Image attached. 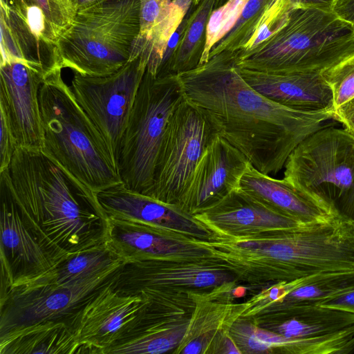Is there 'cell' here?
Wrapping results in <instances>:
<instances>
[{
  "mask_svg": "<svg viewBox=\"0 0 354 354\" xmlns=\"http://www.w3.org/2000/svg\"><path fill=\"white\" fill-rule=\"evenodd\" d=\"M217 134L205 115L185 98L169 119L153 182L145 195L177 205L199 160Z\"/></svg>",
  "mask_w": 354,
  "mask_h": 354,
  "instance_id": "obj_9",
  "label": "cell"
},
{
  "mask_svg": "<svg viewBox=\"0 0 354 354\" xmlns=\"http://www.w3.org/2000/svg\"><path fill=\"white\" fill-rule=\"evenodd\" d=\"M117 274L69 319L80 353L105 354L130 337L148 305L149 300L140 295L120 294L114 286Z\"/></svg>",
  "mask_w": 354,
  "mask_h": 354,
  "instance_id": "obj_12",
  "label": "cell"
},
{
  "mask_svg": "<svg viewBox=\"0 0 354 354\" xmlns=\"http://www.w3.org/2000/svg\"><path fill=\"white\" fill-rule=\"evenodd\" d=\"M104 237L127 263L138 260H197L213 257L196 239H180L117 220L104 222Z\"/></svg>",
  "mask_w": 354,
  "mask_h": 354,
  "instance_id": "obj_21",
  "label": "cell"
},
{
  "mask_svg": "<svg viewBox=\"0 0 354 354\" xmlns=\"http://www.w3.org/2000/svg\"><path fill=\"white\" fill-rule=\"evenodd\" d=\"M321 75L331 89L334 111L354 97V53L323 70Z\"/></svg>",
  "mask_w": 354,
  "mask_h": 354,
  "instance_id": "obj_32",
  "label": "cell"
},
{
  "mask_svg": "<svg viewBox=\"0 0 354 354\" xmlns=\"http://www.w3.org/2000/svg\"><path fill=\"white\" fill-rule=\"evenodd\" d=\"M339 0H292L296 8H313L333 12Z\"/></svg>",
  "mask_w": 354,
  "mask_h": 354,
  "instance_id": "obj_39",
  "label": "cell"
},
{
  "mask_svg": "<svg viewBox=\"0 0 354 354\" xmlns=\"http://www.w3.org/2000/svg\"><path fill=\"white\" fill-rule=\"evenodd\" d=\"M248 319L296 339L335 334L354 327V313L308 303L277 302Z\"/></svg>",
  "mask_w": 354,
  "mask_h": 354,
  "instance_id": "obj_20",
  "label": "cell"
},
{
  "mask_svg": "<svg viewBox=\"0 0 354 354\" xmlns=\"http://www.w3.org/2000/svg\"><path fill=\"white\" fill-rule=\"evenodd\" d=\"M333 12L354 30V0H339Z\"/></svg>",
  "mask_w": 354,
  "mask_h": 354,
  "instance_id": "obj_40",
  "label": "cell"
},
{
  "mask_svg": "<svg viewBox=\"0 0 354 354\" xmlns=\"http://www.w3.org/2000/svg\"><path fill=\"white\" fill-rule=\"evenodd\" d=\"M189 318L190 315H175L156 320L111 346L105 354L172 353L186 333Z\"/></svg>",
  "mask_w": 354,
  "mask_h": 354,
  "instance_id": "obj_27",
  "label": "cell"
},
{
  "mask_svg": "<svg viewBox=\"0 0 354 354\" xmlns=\"http://www.w3.org/2000/svg\"><path fill=\"white\" fill-rule=\"evenodd\" d=\"M319 305L337 308L354 313V290L342 295L325 304Z\"/></svg>",
  "mask_w": 354,
  "mask_h": 354,
  "instance_id": "obj_41",
  "label": "cell"
},
{
  "mask_svg": "<svg viewBox=\"0 0 354 354\" xmlns=\"http://www.w3.org/2000/svg\"><path fill=\"white\" fill-rule=\"evenodd\" d=\"M0 185L1 272L12 286L41 277L59 264L27 227L6 187Z\"/></svg>",
  "mask_w": 354,
  "mask_h": 354,
  "instance_id": "obj_19",
  "label": "cell"
},
{
  "mask_svg": "<svg viewBox=\"0 0 354 354\" xmlns=\"http://www.w3.org/2000/svg\"><path fill=\"white\" fill-rule=\"evenodd\" d=\"M229 333L241 354H313L316 347L313 338H286L247 319H238Z\"/></svg>",
  "mask_w": 354,
  "mask_h": 354,
  "instance_id": "obj_28",
  "label": "cell"
},
{
  "mask_svg": "<svg viewBox=\"0 0 354 354\" xmlns=\"http://www.w3.org/2000/svg\"><path fill=\"white\" fill-rule=\"evenodd\" d=\"M234 53L244 68L321 73L354 53V30L334 12L294 8L277 33L248 52Z\"/></svg>",
  "mask_w": 354,
  "mask_h": 354,
  "instance_id": "obj_5",
  "label": "cell"
},
{
  "mask_svg": "<svg viewBox=\"0 0 354 354\" xmlns=\"http://www.w3.org/2000/svg\"><path fill=\"white\" fill-rule=\"evenodd\" d=\"M249 164L241 151L217 134L199 160L177 205L192 215L210 207L240 187Z\"/></svg>",
  "mask_w": 354,
  "mask_h": 354,
  "instance_id": "obj_16",
  "label": "cell"
},
{
  "mask_svg": "<svg viewBox=\"0 0 354 354\" xmlns=\"http://www.w3.org/2000/svg\"><path fill=\"white\" fill-rule=\"evenodd\" d=\"M32 1L41 10L59 37L70 25L75 15L70 4L66 0Z\"/></svg>",
  "mask_w": 354,
  "mask_h": 354,
  "instance_id": "obj_35",
  "label": "cell"
},
{
  "mask_svg": "<svg viewBox=\"0 0 354 354\" xmlns=\"http://www.w3.org/2000/svg\"><path fill=\"white\" fill-rule=\"evenodd\" d=\"M0 4L10 8L24 17H26L29 6L35 5L32 0H0Z\"/></svg>",
  "mask_w": 354,
  "mask_h": 354,
  "instance_id": "obj_42",
  "label": "cell"
},
{
  "mask_svg": "<svg viewBox=\"0 0 354 354\" xmlns=\"http://www.w3.org/2000/svg\"><path fill=\"white\" fill-rule=\"evenodd\" d=\"M1 354L80 353L69 324L60 320L35 323L1 334Z\"/></svg>",
  "mask_w": 354,
  "mask_h": 354,
  "instance_id": "obj_25",
  "label": "cell"
},
{
  "mask_svg": "<svg viewBox=\"0 0 354 354\" xmlns=\"http://www.w3.org/2000/svg\"><path fill=\"white\" fill-rule=\"evenodd\" d=\"M304 278L270 283L248 300L243 302L244 310L240 318L251 319L272 304L281 301L303 282Z\"/></svg>",
  "mask_w": 354,
  "mask_h": 354,
  "instance_id": "obj_33",
  "label": "cell"
},
{
  "mask_svg": "<svg viewBox=\"0 0 354 354\" xmlns=\"http://www.w3.org/2000/svg\"><path fill=\"white\" fill-rule=\"evenodd\" d=\"M283 179L339 218L354 221V136L324 126L288 156Z\"/></svg>",
  "mask_w": 354,
  "mask_h": 354,
  "instance_id": "obj_7",
  "label": "cell"
},
{
  "mask_svg": "<svg viewBox=\"0 0 354 354\" xmlns=\"http://www.w3.org/2000/svg\"><path fill=\"white\" fill-rule=\"evenodd\" d=\"M239 283L190 291L195 302L188 328L174 354L219 353L232 324L241 317L243 303H234Z\"/></svg>",
  "mask_w": 354,
  "mask_h": 354,
  "instance_id": "obj_18",
  "label": "cell"
},
{
  "mask_svg": "<svg viewBox=\"0 0 354 354\" xmlns=\"http://www.w3.org/2000/svg\"><path fill=\"white\" fill-rule=\"evenodd\" d=\"M333 120L341 122L344 129L354 136V97L335 110Z\"/></svg>",
  "mask_w": 354,
  "mask_h": 354,
  "instance_id": "obj_38",
  "label": "cell"
},
{
  "mask_svg": "<svg viewBox=\"0 0 354 354\" xmlns=\"http://www.w3.org/2000/svg\"><path fill=\"white\" fill-rule=\"evenodd\" d=\"M140 0H109L77 11L57 41L60 66L106 76L130 59L140 32Z\"/></svg>",
  "mask_w": 354,
  "mask_h": 354,
  "instance_id": "obj_6",
  "label": "cell"
},
{
  "mask_svg": "<svg viewBox=\"0 0 354 354\" xmlns=\"http://www.w3.org/2000/svg\"><path fill=\"white\" fill-rule=\"evenodd\" d=\"M239 69L250 86L281 105L301 111H334L331 89L321 73Z\"/></svg>",
  "mask_w": 354,
  "mask_h": 354,
  "instance_id": "obj_22",
  "label": "cell"
},
{
  "mask_svg": "<svg viewBox=\"0 0 354 354\" xmlns=\"http://www.w3.org/2000/svg\"><path fill=\"white\" fill-rule=\"evenodd\" d=\"M1 139H0V172L8 169L13 154L17 147L8 115L0 106Z\"/></svg>",
  "mask_w": 354,
  "mask_h": 354,
  "instance_id": "obj_37",
  "label": "cell"
},
{
  "mask_svg": "<svg viewBox=\"0 0 354 354\" xmlns=\"http://www.w3.org/2000/svg\"><path fill=\"white\" fill-rule=\"evenodd\" d=\"M67 1V0H66ZM68 2V1H67Z\"/></svg>",
  "mask_w": 354,
  "mask_h": 354,
  "instance_id": "obj_47",
  "label": "cell"
},
{
  "mask_svg": "<svg viewBox=\"0 0 354 354\" xmlns=\"http://www.w3.org/2000/svg\"><path fill=\"white\" fill-rule=\"evenodd\" d=\"M193 216L219 238H246L315 225L275 211L240 187Z\"/></svg>",
  "mask_w": 354,
  "mask_h": 354,
  "instance_id": "obj_15",
  "label": "cell"
},
{
  "mask_svg": "<svg viewBox=\"0 0 354 354\" xmlns=\"http://www.w3.org/2000/svg\"><path fill=\"white\" fill-rule=\"evenodd\" d=\"M62 70L46 75L39 88L41 150L77 185L100 216L97 194L122 182L101 135L64 81Z\"/></svg>",
  "mask_w": 354,
  "mask_h": 354,
  "instance_id": "obj_4",
  "label": "cell"
},
{
  "mask_svg": "<svg viewBox=\"0 0 354 354\" xmlns=\"http://www.w3.org/2000/svg\"><path fill=\"white\" fill-rule=\"evenodd\" d=\"M0 182L27 227L53 258L65 259L73 253L71 245L88 238V224L96 216L78 198L88 199L41 149L17 147L8 169L0 172Z\"/></svg>",
  "mask_w": 354,
  "mask_h": 354,
  "instance_id": "obj_3",
  "label": "cell"
},
{
  "mask_svg": "<svg viewBox=\"0 0 354 354\" xmlns=\"http://www.w3.org/2000/svg\"><path fill=\"white\" fill-rule=\"evenodd\" d=\"M125 263L73 283L26 282L10 286L1 296V334L72 315Z\"/></svg>",
  "mask_w": 354,
  "mask_h": 354,
  "instance_id": "obj_11",
  "label": "cell"
},
{
  "mask_svg": "<svg viewBox=\"0 0 354 354\" xmlns=\"http://www.w3.org/2000/svg\"><path fill=\"white\" fill-rule=\"evenodd\" d=\"M184 100L177 75L145 71L120 145L118 171L128 189L146 194L151 188L167 126Z\"/></svg>",
  "mask_w": 354,
  "mask_h": 354,
  "instance_id": "obj_8",
  "label": "cell"
},
{
  "mask_svg": "<svg viewBox=\"0 0 354 354\" xmlns=\"http://www.w3.org/2000/svg\"><path fill=\"white\" fill-rule=\"evenodd\" d=\"M177 75L185 100L265 174H277L303 140L333 120V111L294 109L257 91L241 77L234 52L223 51Z\"/></svg>",
  "mask_w": 354,
  "mask_h": 354,
  "instance_id": "obj_1",
  "label": "cell"
},
{
  "mask_svg": "<svg viewBox=\"0 0 354 354\" xmlns=\"http://www.w3.org/2000/svg\"><path fill=\"white\" fill-rule=\"evenodd\" d=\"M171 1L140 0V32L137 37L145 36L158 22Z\"/></svg>",
  "mask_w": 354,
  "mask_h": 354,
  "instance_id": "obj_36",
  "label": "cell"
},
{
  "mask_svg": "<svg viewBox=\"0 0 354 354\" xmlns=\"http://www.w3.org/2000/svg\"><path fill=\"white\" fill-rule=\"evenodd\" d=\"M201 0H193V2L194 3V4H196V3H198L200 2Z\"/></svg>",
  "mask_w": 354,
  "mask_h": 354,
  "instance_id": "obj_46",
  "label": "cell"
},
{
  "mask_svg": "<svg viewBox=\"0 0 354 354\" xmlns=\"http://www.w3.org/2000/svg\"><path fill=\"white\" fill-rule=\"evenodd\" d=\"M228 0H216L215 6L218 5V7L225 4Z\"/></svg>",
  "mask_w": 354,
  "mask_h": 354,
  "instance_id": "obj_45",
  "label": "cell"
},
{
  "mask_svg": "<svg viewBox=\"0 0 354 354\" xmlns=\"http://www.w3.org/2000/svg\"><path fill=\"white\" fill-rule=\"evenodd\" d=\"M127 263L104 236L102 240L77 250L57 266L31 282L73 283Z\"/></svg>",
  "mask_w": 354,
  "mask_h": 354,
  "instance_id": "obj_26",
  "label": "cell"
},
{
  "mask_svg": "<svg viewBox=\"0 0 354 354\" xmlns=\"http://www.w3.org/2000/svg\"><path fill=\"white\" fill-rule=\"evenodd\" d=\"M107 1L109 0H67L75 13L77 11L95 6Z\"/></svg>",
  "mask_w": 354,
  "mask_h": 354,
  "instance_id": "obj_43",
  "label": "cell"
},
{
  "mask_svg": "<svg viewBox=\"0 0 354 354\" xmlns=\"http://www.w3.org/2000/svg\"><path fill=\"white\" fill-rule=\"evenodd\" d=\"M193 0H174L173 2L187 12Z\"/></svg>",
  "mask_w": 354,
  "mask_h": 354,
  "instance_id": "obj_44",
  "label": "cell"
},
{
  "mask_svg": "<svg viewBox=\"0 0 354 354\" xmlns=\"http://www.w3.org/2000/svg\"><path fill=\"white\" fill-rule=\"evenodd\" d=\"M216 0H203L190 16L189 21L163 76L192 70L199 66L203 50L198 47L208 19L215 6Z\"/></svg>",
  "mask_w": 354,
  "mask_h": 354,
  "instance_id": "obj_29",
  "label": "cell"
},
{
  "mask_svg": "<svg viewBox=\"0 0 354 354\" xmlns=\"http://www.w3.org/2000/svg\"><path fill=\"white\" fill-rule=\"evenodd\" d=\"M251 286L354 271V221L339 218L246 238L198 240Z\"/></svg>",
  "mask_w": 354,
  "mask_h": 354,
  "instance_id": "obj_2",
  "label": "cell"
},
{
  "mask_svg": "<svg viewBox=\"0 0 354 354\" xmlns=\"http://www.w3.org/2000/svg\"><path fill=\"white\" fill-rule=\"evenodd\" d=\"M97 200L103 222L111 218L180 239L214 238L205 225L177 205L131 190L123 183L99 192Z\"/></svg>",
  "mask_w": 354,
  "mask_h": 354,
  "instance_id": "obj_14",
  "label": "cell"
},
{
  "mask_svg": "<svg viewBox=\"0 0 354 354\" xmlns=\"http://www.w3.org/2000/svg\"><path fill=\"white\" fill-rule=\"evenodd\" d=\"M241 283L236 275L214 257L197 260H138L126 263L114 281L122 295L145 290H206Z\"/></svg>",
  "mask_w": 354,
  "mask_h": 354,
  "instance_id": "obj_13",
  "label": "cell"
},
{
  "mask_svg": "<svg viewBox=\"0 0 354 354\" xmlns=\"http://www.w3.org/2000/svg\"><path fill=\"white\" fill-rule=\"evenodd\" d=\"M146 68L138 56L109 75L74 73L71 82L76 101L101 135L118 169L121 140Z\"/></svg>",
  "mask_w": 354,
  "mask_h": 354,
  "instance_id": "obj_10",
  "label": "cell"
},
{
  "mask_svg": "<svg viewBox=\"0 0 354 354\" xmlns=\"http://www.w3.org/2000/svg\"><path fill=\"white\" fill-rule=\"evenodd\" d=\"M240 189L268 207L307 224L344 218L336 216L286 180L265 174L250 163L242 176Z\"/></svg>",
  "mask_w": 354,
  "mask_h": 354,
  "instance_id": "obj_23",
  "label": "cell"
},
{
  "mask_svg": "<svg viewBox=\"0 0 354 354\" xmlns=\"http://www.w3.org/2000/svg\"><path fill=\"white\" fill-rule=\"evenodd\" d=\"M45 77L22 62L0 64V106L8 115L17 147H42L39 93Z\"/></svg>",
  "mask_w": 354,
  "mask_h": 354,
  "instance_id": "obj_17",
  "label": "cell"
},
{
  "mask_svg": "<svg viewBox=\"0 0 354 354\" xmlns=\"http://www.w3.org/2000/svg\"><path fill=\"white\" fill-rule=\"evenodd\" d=\"M269 0H248L234 28L212 48L209 58L223 51H234L248 28Z\"/></svg>",
  "mask_w": 354,
  "mask_h": 354,
  "instance_id": "obj_34",
  "label": "cell"
},
{
  "mask_svg": "<svg viewBox=\"0 0 354 354\" xmlns=\"http://www.w3.org/2000/svg\"><path fill=\"white\" fill-rule=\"evenodd\" d=\"M353 290L354 271L319 274L304 278L279 302L323 304Z\"/></svg>",
  "mask_w": 354,
  "mask_h": 354,
  "instance_id": "obj_30",
  "label": "cell"
},
{
  "mask_svg": "<svg viewBox=\"0 0 354 354\" xmlns=\"http://www.w3.org/2000/svg\"><path fill=\"white\" fill-rule=\"evenodd\" d=\"M1 63L19 61L46 75L62 68L57 43L32 27L26 17L0 4Z\"/></svg>",
  "mask_w": 354,
  "mask_h": 354,
  "instance_id": "obj_24",
  "label": "cell"
},
{
  "mask_svg": "<svg viewBox=\"0 0 354 354\" xmlns=\"http://www.w3.org/2000/svg\"><path fill=\"white\" fill-rule=\"evenodd\" d=\"M248 1L228 0L212 12L206 26L205 42L199 66L209 59L212 47L234 28Z\"/></svg>",
  "mask_w": 354,
  "mask_h": 354,
  "instance_id": "obj_31",
  "label": "cell"
}]
</instances>
